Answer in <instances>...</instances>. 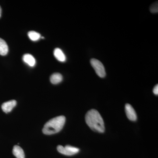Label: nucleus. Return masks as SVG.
<instances>
[{"mask_svg": "<svg viewBox=\"0 0 158 158\" xmlns=\"http://www.w3.org/2000/svg\"><path fill=\"white\" fill-rule=\"evenodd\" d=\"M17 102L14 100L9 101L3 103L2 105V108L3 112L5 113H8L11 112L12 109L16 106Z\"/></svg>", "mask_w": 158, "mask_h": 158, "instance_id": "423d86ee", "label": "nucleus"}, {"mask_svg": "<svg viewBox=\"0 0 158 158\" xmlns=\"http://www.w3.org/2000/svg\"><path fill=\"white\" fill-rule=\"evenodd\" d=\"M85 121L89 127L94 131L104 132V122L97 110H91L88 111L85 116Z\"/></svg>", "mask_w": 158, "mask_h": 158, "instance_id": "f257e3e1", "label": "nucleus"}, {"mask_svg": "<svg viewBox=\"0 0 158 158\" xmlns=\"http://www.w3.org/2000/svg\"><path fill=\"white\" fill-rule=\"evenodd\" d=\"M153 93L155 95H158V85H156L155 87H154V88H153Z\"/></svg>", "mask_w": 158, "mask_h": 158, "instance_id": "4468645a", "label": "nucleus"}, {"mask_svg": "<svg viewBox=\"0 0 158 158\" xmlns=\"http://www.w3.org/2000/svg\"><path fill=\"white\" fill-rule=\"evenodd\" d=\"M125 112L128 118L131 121H135L137 120V114L133 107L129 104L125 105Z\"/></svg>", "mask_w": 158, "mask_h": 158, "instance_id": "39448f33", "label": "nucleus"}, {"mask_svg": "<svg viewBox=\"0 0 158 158\" xmlns=\"http://www.w3.org/2000/svg\"><path fill=\"white\" fill-rule=\"evenodd\" d=\"M9 52V48L4 40L0 38V55L6 56Z\"/></svg>", "mask_w": 158, "mask_h": 158, "instance_id": "9d476101", "label": "nucleus"}, {"mask_svg": "<svg viewBox=\"0 0 158 158\" xmlns=\"http://www.w3.org/2000/svg\"><path fill=\"white\" fill-rule=\"evenodd\" d=\"M28 35L29 38L33 41H37L40 38V34L34 31H30L28 33Z\"/></svg>", "mask_w": 158, "mask_h": 158, "instance_id": "f8f14e48", "label": "nucleus"}, {"mask_svg": "<svg viewBox=\"0 0 158 158\" xmlns=\"http://www.w3.org/2000/svg\"><path fill=\"white\" fill-rule=\"evenodd\" d=\"M23 59L24 62L31 67H33L36 64L35 59L31 54H25L23 56Z\"/></svg>", "mask_w": 158, "mask_h": 158, "instance_id": "6e6552de", "label": "nucleus"}, {"mask_svg": "<svg viewBox=\"0 0 158 158\" xmlns=\"http://www.w3.org/2000/svg\"><path fill=\"white\" fill-rule=\"evenodd\" d=\"M54 55L56 59L61 62H64L66 61V57L62 50L59 48L55 49L54 51Z\"/></svg>", "mask_w": 158, "mask_h": 158, "instance_id": "0eeeda50", "label": "nucleus"}, {"mask_svg": "<svg viewBox=\"0 0 158 158\" xmlns=\"http://www.w3.org/2000/svg\"><path fill=\"white\" fill-rule=\"evenodd\" d=\"M90 64L91 66L94 69L97 74L101 78L106 77V72L105 67L102 63L100 61L95 59H92L90 60Z\"/></svg>", "mask_w": 158, "mask_h": 158, "instance_id": "7ed1b4c3", "label": "nucleus"}, {"mask_svg": "<svg viewBox=\"0 0 158 158\" xmlns=\"http://www.w3.org/2000/svg\"><path fill=\"white\" fill-rule=\"evenodd\" d=\"M151 12L152 13H156L158 12V2H156L152 5L150 8Z\"/></svg>", "mask_w": 158, "mask_h": 158, "instance_id": "ddd939ff", "label": "nucleus"}, {"mask_svg": "<svg viewBox=\"0 0 158 158\" xmlns=\"http://www.w3.org/2000/svg\"><path fill=\"white\" fill-rule=\"evenodd\" d=\"M13 155L17 158H25V153L22 148L18 145L14 146L12 150Z\"/></svg>", "mask_w": 158, "mask_h": 158, "instance_id": "1a4fd4ad", "label": "nucleus"}, {"mask_svg": "<svg viewBox=\"0 0 158 158\" xmlns=\"http://www.w3.org/2000/svg\"><path fill=\"white\" fill-rule=\"evenodd\" d=\"M65 117L63 116H57L49 120L43 128V133L46 135H51L59 132L65 125Z\"/></svg>", "mask_w": 158, "mask_h": 158, "instance_id": "f03ea898", "label": "nucleus"}, {"mask_svg": "<svg viewBox=\"0 0 158 158\" xmlns=\"http://www.w3.org/2000/svg\"><path fill=\"white\" fill-rule=\"evenodd\" d=\"M63 77L61 74L59 73H55L53 74L50 77L51 83L54 85H57L62 81Z\"/></svg>", "mask_w": 158, "mask_h": 158, "instance_id": "9b49d317", "label": "nucleus"}, {"mask_svg": "<svg viewBox=\"0 0 158 158\" xmlns=\"http://www.w3.org/2000/svg\"><path fill=\"white\" fill-rule=\"evenodd\" d=\"M57 148L59 152L65 156L74 155L80 151V149L78 148L69 145H66L65 147L62 145H58Z\"/></svg>", "mask_w": 158, "mask_h": 158, "instance_id": "20e7f679", "label": "nucleus"}, {"mask_svg": "<svg viewBox=\"0 0 158 158\" xmlns=\"http://www.w3.org/2000/svg\"><path fill=\"white\" fill-rule=\"evenodd\" d=\"M1 15H2V9H1V6H0V17H1Z\"/></svg>", "mask_w": 158, "mask_h": 158, "instance_id": "2eb2a0df", "label": "nucleus"}]
</instances>
